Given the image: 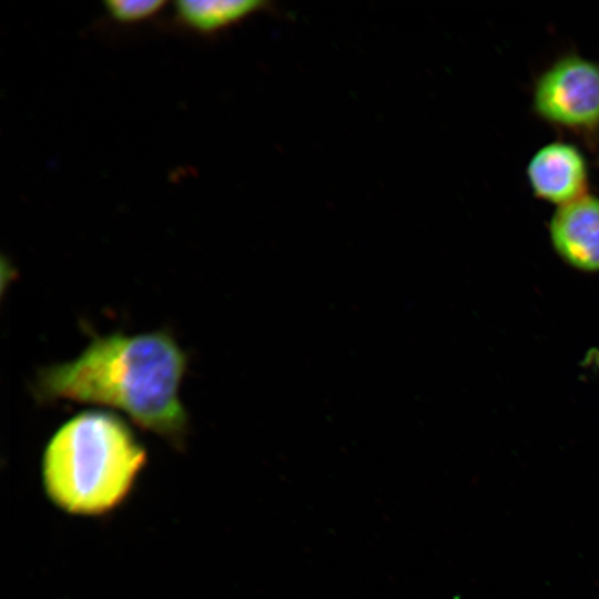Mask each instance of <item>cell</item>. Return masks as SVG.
<instances>
[{
  "label": "cell",
  "mask_w": 599,
  "mask_h": 599,
  "mask_svg": "<svg viewBox=\"0 0 599 599\" xmlns=\"http://www.w3.org/2000/svg\"><path fill=\"white\" fill-rule=\"evenodd\" d=\"M527 179L536 196L560 206L586 194L587 162L575 145L550 142L529 160Z\"/></svg>",
  "instance_id": "5"
},
{
  "label": "cell",
  "mask_w": 599,
  "mask_h": 599,
  "mask_svg": "<svg viewBox=\"0 0 599 599\" xmlns=\"http://www.w3.org/2000/svg\"><path fill=\"white\" fill-rule=\"evenodd\" d=\"M549 236L567 265L599 273V197L586 193L558 206L549 222Z\"/></svg>",
  "instance_id": "4"
},
{
  "label": "cell",
  "mask_w": 599,
  "mask_h": 599,
  "mask_svg": "<svg viewBox=\"0 0 599 599\" xmlns=\"http://www.w3.org/2000/svg\"><path fill=\"white\" fill-rule=\"evenodd\" d=\"M109 13L121 21H134L150 17L160 10L163 0H108L104 1Z\"/></svg>",
  "instance_id": "7"
},
{
  "label": "cell",
  "mask_w": 599,
  "mask_h": 599,
  "mask_svg": "<svg viewBox=\"0 0 599 599\" xmlns=\"http://www.w3.org/2000/svg\"><path fill=\"white\" fill-rule=\"evenodd\" d=\"M146 453L118 416L87 410L64 423L42 460L47 495L74 515H101L131 490Z\"/></svg>",
  "instance_id": "2"
},
{
  "label": "cell",
  "mask_w": 599,
  "mask_h": 599,
  "mask_svg": "<svg viewBox=\"0 0 599 599\" xmlns=\"http://www.w3.org/2000/svg\"><path fill=\"white\" fill-rule=\"evenodd\" d=\"M534 110L544 120L575 130L599 126V63L577 54L555 61L537 79Z\"/></svg>",
  "instance_id": "3"
},
{
  "label": "cell",
  "mask_w": 599,
  "mask_h": 599,
  "mask_svg": "<svg viewBox=\"0 0 599 599\" xmlns=\"http://www.w3.org/2000/svg\"><path fill=\"white\" fill-rule=\"evenodd\" d=\"M264 6L248 0H180L175 2L177 18L187 27L211 32L234 23Z\"/></svg>",
  "instance_id": "6"
},
{
  "label": "cell",
  "mask_w": 599,
  "mask_h": 599,
  "mask_svg": "<svg viewBox=\"0 0 599 599\" xmlns=\"http://www.w3.org/2000/svg\"><path fill=\"white\" fill-rule=\"evenodd\" d=\"M187 357L164 331L95 336L75 359L43 368L39 399H68L124 412L140 427L177 443L187 414L179 388Z\"/></svg>",
  "instance_id": "1"
}]
</instances>
